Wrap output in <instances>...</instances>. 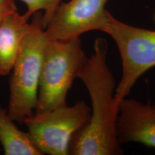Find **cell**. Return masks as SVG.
<instances>
[{"instance_id": "8992f818", "label": "cell", "mask_w": 155, "mask_h": 155, "mask_svg": "<svg viewBox=\"0 0 155 155\" xmlns=\"http://www.w3.org/2000/svg\"><path fill=\"white\" fill-rule=\"evenodd\" d=\"M108 0H70L62 2L46 26L49 40H68L94 30L104 32L111 13L106 9Z\"/></svg>"}, {"instance_id": "52a82bcc", "label": "cell", "mask_w": 155, "mask_h": 155, "mask_svg": "<svg viewBox=\"0 0 155 155\" xmlns=\"http://www.w3.org/2000/svg\"><path fill=\"white\" fill-rule=\"evenodd\" d=\"M116 135L120 144L140 143L155 149V106L124 98L119 105Z\"/></svg>"}, {"instance_id": "5b68a950", "label": "cell", "mask_w": 155, "mask_h": 155, "mask_svg": "<svg viewBox=\"0 0 155 155\" xmlns=\"http://www.w3.org/2000/svg\"><path fill=\"white\" fill-rule=\"evenodd\" d=\"M91 118V108L84 101L73 106H60L34 112L23 124L42 154L68 155L73 136L85 127Z\"/></svg>"}, {"instance_id": "9c48e42d", "label": "cell", "mask_w": 155, "mask_h": 155, "mask_svg": "<svg viewBox=\"0 0 155 155\" xmlns=\"http://www.w3.org/2000/svg\"><path fill=\"white\" fill-rule=\"evenodd\" d=\"M0 142L6 155H42L30 134L19 129L0 104Z\"/></svg>"}, {"instance_id": "6da1fadb", "label": "cell", "mask_w": 155, "mask_h": 155, "mask_svg": "<svg viewBox=\"0 0 155 155\" xmlns=\"http://www.w3.org/2000/svg\"><path fill=\"white\" fill-rule=\"evenodd\" d=\"M108 42L97 38L94 53L81 78L91 101V118L85 127L73 136L69 147L72 155H119L124 154L116 135V119L119 106L114 92V77L107 63Z\"/></svg>"}, {"instance_id": "3957f363", "label": "cell", "mask_w": 155, "mask_h": 155, "mask_svg": "<svg viewBox=\"0 0 155 155\" xmlns=\"http://www.w3.org/2000/svg\"><path fill=\"white\" fill-rule=\"evenodd\" d=\"M80 38L68 40L48 39L44 48L35 112L66 105L68 92L88 63Z\"/></svg>"}, {"instance_id": "30bf717a", "label": "cell", "mask_w": 155, "mask_h": 155, "mask_svg": "<svg viewBox=\"0 0 155 155\" xmlns=\"http://www.w3.org/2000/svg\"><path fill=\"white\" fill-rule=\"evenodd\" d=\"M27 6L25 13L28 18L38 12H42V25L44 29L50 22L55 11L62 0H20Z\"/></svg>"}, {"instance_id": "ba28073f", "label": "cell", "mask_w": 155, "mask_h": 155, "mask_svg": "<svg viewBox=\"0 0 155 155\" xmlns=\"http://www.w3.org/2000/svg\"><path fill=\"white\" fill-rule=\"evenodd\" d=\"M17 10L9 13L0 22V75L10 73L30 22Z\"/></svg>"}, {"instance_id": "7a4b0ae2", "label": "cell", "mask_w": 155, "mask_h": 155, "mask_svg": "<svg viewBox=\"0 0 155 155\" xmlns=\"http://www.w3.org/2000/svg\"><path fill=\"white\" fill-rule=\"evenodd\" d=\"M42 12L32 15L23 39L9 80L8 114L22 124L35 112L41 73L44 48L48 38L42 25Z\"/></svg>"}, {"instance_id": "8fae6325", "label": "cell", "mask_w": 155, "mask_h": 155, "mask_svg": "<svg viewBox=\"0 0 155 155\" xmlns=\"http://www.w3.org/2000/svg\"><path fill=\"white\" fill-rule=\"evenodd\" d=\"M17 10L15 0H0V22L9 13Z\"/></svg>"}, {"instance_id": "7c38bea8", "label": "cell", "mask_w": 155, "mask_h": 155, "mask_svg": "<svg viewBox=\"0 0 155 155\" xmlns=\"http://www.w3.org/2000/svg\"><path fill=\"white\" fill-rule=\"evenodd\" d=\"M154 106H155V104H154Z\"/></svg>"}, {"instance_id": "277c9868", "label": "cell", "mask_w": 155, "mask_h": 155, "mask_svg": "<svg viewBox=\"0 0 155 155\" xmlns=\"http://www.w3.org/2000/svg\"><path fill=\"white\" fill-rule=\"evenodd\" d=\"M104 32L113 38L121 56L122 75L114 94L119 106L139 78L155 66V30L126 24L110 14Z\"/></svg>"}]
</instances>
